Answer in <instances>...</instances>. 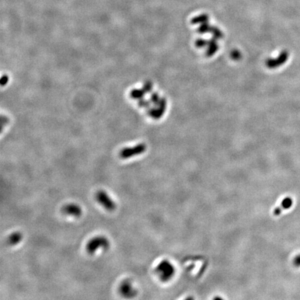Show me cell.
Masks as SVG:
<instances>
[{"mask_svg":"<svg viewBox=\"0 0 300 300\" xmlns=\"http://www.w3.org/2000/svg\"><path fill=\"white\" fill-rule=\"evenodd\" d=\"M9 122V119L7 118V117H5L2 115V118H1V122H2V128L3 127L5 124H6L7 122Z\"/></svg>","mask_w":300,"mask_h":300,"instance_id":"cell-15","label":"cell"},{"mask_svg":"<svg viewBox=\"0 0 300 300\" xmlns=\"http://www.w3.org/2000/svg\"><path fill=\"white\" fill-rule=\"evenodd\" d=\"M293 264L296 267L300 266V255H298L293 260Z\"/></svg>","mask_w":300,"mask_h":300,"instance_id":"cell-13","label":"cell"},{"mask_svg":"<svg viewBox=\"0 0 300 300\" xmlns=\"http://www.w3.org/2000/svg\"><path fill=\"white\" fill-rule=\"evenodd\" d=\"M287 58H288V54L287 52H286V51H284V52H282L281 54V55L279 56V58L274 60V61H272L271 66L275 67V66H279L280 65H281V64L286 62Z\"/></svg>","mask_w":300,"mask_h":300,"instance_id":"cell-9","label":"cell"},{"mask_svg":"<svg viewBox=\"0 0 300 300\" xmlns=\"http://www.w3.org/2000/svg\"><path fill=\"white\" fill-rule=\"evenodd\" d=\"M145 91L143 90H133L131 92V97L134 99H140L143 97Z\"/></svg>","mask_w":300,"mask_h":300,"instance_id":"cell-10","label":"cell"},{"mask_svg":"<svg viewBox=\"0 0 300 300\" xmlns=\"http://www.w3.org/2000/svg\"><path fill=\"white\" fill-rule=\"evenodd\" d=\"M23 235L20 232H15L11 233L7 238V244L11 246L18 245L23 240Z\"/></svg>","mask_w":300,"mask_h":300,"instance_id":"cell-7","label":"cell"},{"mask_svg":"<svg viewBox=\"0 0 300 300\" xmlns=\"http://www.w3.org/2000/svg\"><path fill=\"white\" fill-rule=\"evenodd\" d=\"M146 150V145L145 144H138L132 147H126L122 149L120 152V157L123 159L131 158L143 153Z\"/></svg>","mask_w":300,"mask_h":300,"instance_id":"cell-3","label":"cell"},{"mask_svg":"<svg viewBox=\"0 0 300 300\" xmlns=\"http://www.w3.org/2000/svg\"><path fill=\"white\" fill-rule=\"evenodd\" d=\"M62 212L65 215L75 218H79L82 215V208L77 204L70 203L63 206Z\"/></svg>","mask_w":300,"mask_h":300,"instance_id":"cell-4","label":"cell"},{"mask_svg":"<svg viewBox=\"0 0 300 300\" xmlns=\"http://www.w3.org/2000/svg\"><path fill=\"white\" fill-rule=\"evenodd\" d=\"M208 19V16L206 15H201L200 16L196 17V18H194L192 22L193 23H204V22H206Z\"/></svg>","mask_w":300,"mask_h":300,"instance_id":"cell-11","label":"cell"},{"mask_svg":"<svg viewBox=\"0 0 300 300\" xmlns=\"http://www.w3.org/2000/svg\"><path fill=\"white\" fill-rule=\"evenodd\" d=\"M119 291L120 294L126 298H131L136 295V291L133 288L132 285L128 280L123 281L120 285Z\"/></svg>","mask_w":300,"mask_h":300,"instance_id":"cell-5","label":"cell"},{"mask_svg":"<svg viewBox=\"0 0 300 300\" xmlns=\"http://www.w3.org/2000/svg\"><path fill=\"white\" fill-rule=\"evenodd\" d=\"M292 202H293V201H292V198L290 197H288L284 199L283 201H281V203L280 204V205L279 206H277V207L274 210L273 215L274 216L279 215L280 214L283 212V211L287 210L291 208L292 205Z\"/></svg>","mask_w":300,"mask_h":300,"instance_id":"cell-6","label":"cell"},{"mask_svg":"<svg viewBox=\"0 0 300 300\" xmlns=\"http://www.w3.org/2000/svg\"><path fill=\"white\" fill-rule=\"evenodd\" d=\"M157 272L161 274V278L168 277L171 274V267L168 266V263L163 262L157 267Z\"/></svg>","mask_w":300,"mask_h":300,"instance_id":"cell-8","label":"cell"},{"mask_svg":"<svg viewBox=\"0 0 300 300\" xmlns=\"http://www.w3.org/2000/svg\"><path fill=\"white\" fill-rule=\"evenodd\" d=\"M110 246L109 240L108 238L103 235H98L92 238V239L88 241L85 249L86 252L90 254H93L99 249H107Z\"/></svg>","mask_w":300,"mask_h":300,"instance_id":"cell-1","label":"cell"},{"mask_svg":"<svg viewBox=\"0 0 300 300\" xmlns=\"http://www.w3.org/2000/svg\"><path fill=\"white\" fill-rule=\"evenodd\" d=\"M96 200L99 204L103 206L106 210L109 211H113L116 208V204L115 201L110 197L106 192L104 190H99L97 192L95 195Z\"/></svg>","mask_w":300,"mask_h":300,"instance_id":"cell-2","label":"cell"},{"mask_svg":"<svg viewBox=\"0 0 300 300\" xmlns=\"http://www.w3.org/2000/svg\"><path fill=\"white\" fill-rule=\"evenodd\" d=\"M151 89H152V84L150 83H147L143 88V90L145 91V92H149V91L151 90Z\"/></svg>","mask_w":300,"mask_h":300,"instance_id":"cell-14","label":"cell"},{"mask_svg":"<svg viewBox=\"0 0 300 300\" xmlns=\"http://www.w3.org/2000/svg\"><path fill=\"white\" fill-rule=\"evenodd\" d=\"M9 82V77L7 75H4L2 76V79H1V85L2 86H4L7 83V82Z\"/></svg>","mask_w":300,"mask_h":300,"instance_id":"cell-12","label":"cell"}]
</instances>
